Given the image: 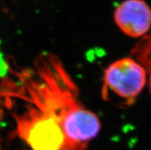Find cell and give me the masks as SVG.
Wrapping results in <instances>:
<instances>
[{
    "label": "cell",
    "mask_w": 151,
    "mask_h": 150,
    "mask_svg": "<svg viewBox=\"0 0 151 150\" xmlns=\"http://www.w3.org/2000/svg\"><path fill=\"white\" fill-rule=\"evenodd\" d=\"M0 101L9 117V139L20 150H85L101 129L58 57L42 52L32 65L9 69Z\"/></svg>",
    "instance_id": "cell-1"
},
{
    "label": "cell",
    "mask_w": 151,
    "mask_h": 150,
    "mask_svg": "<svg viewBox=\"0 0 151 150\" xmlns=\"http://www.w3.org/2000/svg\"><path fill=\"white\" fill-rule=\"evenodd\" d=\"M147 83V72L130 57L117 60L105 70L103 78L104 100L121 106L134 104Z\"/></svg>",
    "instance_id": "cell-2"
},
{
    "label": "cell",
    "mask_w": 151,
    "mask_h": 150,
    "mask_svg": "<svg viewBox=\"0 0 151 150\" xmlns=\"http://www.w3.org/2000/svg\"><path fill=\"white\" fill-rule=\"evenodd\" d=\"M114 20L123 32L140 38L151 27V9L144 0H125L114 11Z\"/></svg>",
    "instance_id": "cell-3"
},
{
    "label": "cell",
    "mask_w": 151,
    "mask_h": 150,
    "mask_svg": "<svg viewBox=\"0 0 151 150\" xmlns=\"http://www.w3.org/2000/svg\"><path fill=\"white\" fill-rule=\"evenodd\" d=\"M149 89L151 93V70H150V78H149Z\"/></svg>",
    "instance_id": "cell-4"
},
{
    "label": "cell",
    "mask_w": 151,
    "mask_h": 150,
    "mask_svg": "<svg viewBox=\"0 0 151 150\" xmlns=\"http://www.w3.org/2000/svg\"><path fill=\"white\" fill-rule=\"evenodd\" d=\"M0 150H1V149H0Z\"/></svg>",
    "instance_id": "cell-5"
}]
</instances>
